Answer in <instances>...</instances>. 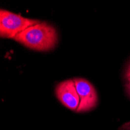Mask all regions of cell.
<instances>
[{
  "mask_svg": "<svg viewBox=\"0 0 130 130\" xmlns=\"http://www.w3.org/2000/svg\"><path fill=\"white\" fill-rule=\"evenodd\" d=\"M39 22L40 20L23 17L2 9L0 10V36L14 40L18 34Z\"/></svg>",
  "mask_w": 130,
  "mask_h": 130,
  "instance_id": "obj_2",
  "label": "cell"
},
{
  "mask_svg": "<svg viewBox=\"0 0 130 130\" xmlns=\"http://www.w3.org/2000/svg\"><path fill=\"white\" fill-rule=\"evenodd\" d=\"M73 81L79 98L76 112H85L95 108L98 104V97L93 85L84 78H74Z\"/></svg>",
  "mask_w": 130,
  "mask_h": 130,
  "instance_id": "obj_3",
  "label": "cell"
},
{
  "mask_svg": "<svg viewBox=\"0 0 130 130\" xmlns=\"http://www.w3.org/2000/svg\"><path fill=\"white\" fill-rule=\"evenodd\" d=\"M126 77H127V78L130 77V65H129V66H128V69H127V72H126Z\"/></svg>",
  "mask_w": 130,
  "mask_h": 130,
  "instance_id": "obj_6",
  "label": "cell"
},
{
  "mask_svg": "<svg viewBox=\"0 0 130 130\" xmlns=\"http://www.w3.org/2000/svg\"><path fill=\"white\" fill-rule=\"evenodd\" d=\"M128 79V82L126 84V90H127V92L128 93V95L130 96V77L127 78Z\"/></svg>",
  "mask_w": 130,
  "mask_h": 130,
  "instance_id": "obj_5",
  "label": "cell"
},
{
  "mask_svg": "<svg viewBox=\"0 0 130 130\" xmlns=\"http://www.w3.org/2000/svg\"><path fill=\"white\" fill-rule=\"evenodd\" d=\"M55 94L58 101L66 108L76 111L79 107V98L73 79L60 82L55 87Z\"/></svg>",
  "mask_w": 130,
  "mask_h": 130,
  "instance_id": "obj_4",
  "label": "cell"
},
{
  "mask_svg": "<svg viewBox=\"0 0 130 130\" xmlns=\"http://www.w3.org/2000/svg\"><path fill=\"white\" fill-rule=\"evenodd\" d=\"M14 40L27 48L38 52H47L53 49L57 45L58 36L53 26L40 21L18 34Z\"/></svg>",
  "mask_w": 130,
  "mask_h": 130,
  "instance_id": "obj_1",
  "label": "cell"
}]
</instances>
